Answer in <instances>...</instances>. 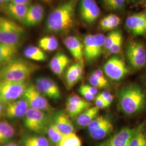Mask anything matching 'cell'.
<instances>
[{
	"instance_id": "obj_1",
	"label": "cell",
	"mask_w": 146,
	"mask_h": 146,
	"mask_svg": "<svg viewBox=\"0 0 146 146\" xmlns=\"http://www.w3.org/2000/svg\"><path fill=\"white\" fill-rule=\"evenodd\" d=\"M78 1L69 0L54 9L47 18V30L58 33L70 29L74 24L75 11Z\"/></svg>"
},
{
	"instance_id": "obj_2",
	"label": "cell",
	"mask_w": 146,
	"mask_h": 146,
	"mask_svg": "<svg viewBox=\"0 0 146 146\" xmlns=\"http://www.w3.org/2000/svg\"><path fill=\"white\" fill-rule=\"evenodd\" d=\"M120 108L126 115H134L143 110L146 105V96L142 89L136 85H129L118 92Z\"/></svg>"
},
{
	"instance_id": "obj_3",
	"label": "cell",
	"mask_w": 146,
	"mask_h": 146,
	"mask_svg": "<svg viewBox=\"0 0 146 146\" xmlns=\"http://www.w3.org/2000/svg\"><path fill=\"white\" fill-rule=\"evenodd\" d=\"M38 67L21 58H15L0 67V81H26Z\"/></svg>"
},
{
	"instance_id": "obj_4",
	"label": "cell",
	"mask_w": 146,
	"mask_h": 146,
	"mask_svg": "<svg viewBox=\"0 0 146 146\" xmlns=\"http://www.w3.org/2000/svg\"><path fill=\"white\" fill-rule=\"evenodd\" d=\"M25 34V29L11 19L0 16V42L17 47Z\"/></svg>"
},
{
	"instance_id": "obj_5",
	"label": "cell",
	"mask_w": 146,
	"mask_h": 146,
	"mask_svg": "<svg viewBox=\"0 0 146 146\" xmlns=\"http://www.w3.org/2000/svg\"><path fill=\"white\" fill-rule=\"evenodd\" d=\"M28 85L26 81H0V102L8 104L23 96Z\"/></svg>"
},
{
	"instance_id": "obj_6",
	"label": "cell",
	"mask_w": 146,
	"mask_h": 146,
	"mask_svg": "<svg viewBox=\"0 0 146 146\" xmlns=\"http://www.w3.org/2000/svg\"><path fill=\"white\" fill-rule=\"evenodd\" d=\"M50 117L45 111L29 108L24 117V125L28 129L37 134L47 131Z\"/></svg>"
},
{
	"instance_id": "obj_7",
	"label": "cell",
	"mask_w": 146,
	"mask_h": 146,
	"mask_svg": "<svg viewBox=\"0 0 146 146\" xmlns=\"http://www.w3.org/2000/svg\"><path fill=\"white\" fill-rule=\"evenodd\" d=\"M106 36L102 34L88 35L84 38V52L85 60L93 62L99 58L104 48Z\"/></svg>"
},
{
	"instance_id": "obj_8",
	"label": "cell",
	"mask_w": 146,
	"mask_h": 146,
	"mask_svg": "<svg viewBox=\"0 0 146 146\" xmlns=\"http://www.w3.org/2000/svg\"><path fill=\"white\" fill-rule=\"evenodd\" d=\"M90 136L96 140L105 139L112 133L114 126L110 119L104 116H98L88 127Z\"/></svg>"
},
{
	"instance_id": "obj_9",
	"label": "cell",
	"mask_w": 146,
	"mask_h": 146,
	"mask_svg": "<svg viewBox=\"0 0 146 146\" xmlns=\"http://www.w3.org/2000/svg\"><path fill=\"white\" fill-rule=\"evenodd\" d=\"M29 106V108L40 110L43 111H50L52 110L47 100L37 89L35 85H28L23 95Z\"/></svg>"
},
{
	"instance_id": "obj_10",
	"label": "cell",
	"mask_w": 146,
	"mask_h": 146,
	"mask_svg": "<svg viewBox=\"0 0 146 146\" xmlns=\"http://www.w3.org/2000/svg\"><path fill=\"white\" fill-rule=\"evenodd\" d=\"M126 55L129 63L135 69L143 67L146 63V50L143 44L139 42L132 41L128 45Z\"/></svg>"
},
{
	"instance_id": "obj_11",
	"label": "cell",
	"mask_w": 146,
	"mask_h": 146,
	"mask_svg": "<svg viewBox=\"0 0 146 146\" xmlns=\"http://www.w3.org/2000/svg\"><path fill=\"white\" fill-rule=\"evenodd\" d=\"M106 75L113 81H119L128 73L125 63L121 58L113 56L109 58L104 66Z\"/></svg>"
},
{
	"instance_id": "obj_12",
	"label": "cell",
	"mask_w": 146,
	"mask_h": 146,
	"mask_svg": "<svg viewBox=\"0 0 146 146\" xmlns=\"http://www.w3.org/2000/svg\"><path fill=\"white\" fill-rule=\"evenodd\" d=\"M35 86L44 96L54 100L61 98V92L58 84L50 78L45 77L38 78L36 80Z\"/></svg>"
},
{
	"instance_id": "obj_13",
	"label": "cell",
	"mask_w": 146,
	"mask_h": 146,
	"mask_svg": "<svg viewBox=\"0 0 146 146\" xmlns=\"http://www.w3.org/2000/svg\"><path fill=\"white\" fill-rule=\"evenodd\" d=\"M126 28L134 36H140L146 33V11L129 16L125 20Z\"/></svg>"
},
{
	"instance_id": "obj_14",
	"label": "cell",
	"mask_w": 146,
	"mask_h": 146,
	"mask_svg": "<svg viewBox=\"0 0 146 146\" xmlns=\"http://www.w3.org/2000/svg\"><path fill=\"white\" fill-rule=\"evenodd\" d=\"M80 11L82 20L89 24L96 21L100 14L99 7L94 0H81Z\"/></svg>"
},
{
	"instance_id": "obj_15",
	"label": "cell",
	"mask_w": 146,
	"mask_h": 146,
	"mask_svg": "<svg viewBox=\"0 0 146 146\" xmlns=\"http://www.w3.org/2000/svg\"><path fill=\"white\" fill-rule=\"evenodd\" d=\"M135 131V129L123 128L107 140L100 143L99 146H128Z\"/></svg>"
},
{
	"instance_id": "obj_16",
	"label": "cell",
	"mask_w": 146,
	"mask_h": 146,
	"mask_svg": "<svg viewBox=\"0 0 146 146\" xmlns=\"http://www.w3.org/2000/svg\"><path fill=\"white\" fill-rule=\"evenodd\" d=\"M91 104L87 100L77 95H73L69 97L66 110L69 116L75 118L82 113L85 110L90 108Z\"/></svg>"
},
{
	"instance_id": "obj_17",
	"label": "cell",
	"mask_w": 146,
	"mask_h": 146,
	"mask_svg": "<svg viewBox=\"0 0 146 146\" xmlns=\"http://www.w3.org/2000/svg\"><path fill=\"white\" fill-rule=\"evenodd\" d=\"M29 106L25 100L18 99L7 104L5 115L10 119L24 117Z\"/></svg>"
},
{
	"instance_id": "obj_18",
	"label": "cell",
	"mask_w": 146,
	"mask_h": 146,
	"mask_svg": "<svg viewBox=\"0 0 146 146\" xmlns=\"http://www.w3.org/2000/svg\"><path fill=\"white\" fill-rule=\"evenodd\" d=\"M44 15V10L42 5L39 4L30 5L23 24L28 27L36 26L42 22Z\"/></svg>"
},
{
	"instance_id": "obj_19",
	"label": "cell",
	"mask_w": 146,
	"mask_h": 146,
	"mask_svg": "<svg viewBox=\"0 0 146 146\" xmlns=\"http://www.w3.org/2000/svg\"><path fill=\"white\" fill-rule=\"evenodd\" d=\"M63 43L77 62L84 64V46L78 37L73 36L67 37Z\"/></svg>"
},
{
	"instance_id": "obj_20",
	"label": "cell",
	"mask_w": 146,
	"mask_h": 146,
	"mask_svg": "<svg viewBox=\"0 0 146 146\" xmlns=\"http://www.w3.org/2000/svg\"><path fill=\"white\" fill-rule=\"evenodd\" d=\"M52 124L63 135L74 133V127L68 115L63 111H58L54 116Z\"/></svg>"
},
{
	"instance_id": "obj_21",
	"label": "cell",
	"mask_w": 146,
	"mask_h": 146,
	"mask_svg": "<svg viewBox=\"0 0 146 146\" xmlns=\"http://www.w3.org/2000/svg\"><path fill=\"white\" fill-rule=\"evenodd\" d=\"M70 62V60L62 52H58L49 62V68L55 75L61 76L64 70Z\"/></svg>"
},
{
	"instance_id": "obj_22",
	"label": "cell",
	"mask_w": 146,
	"mask_h": 146,
	"mask_svg": "<svg viewBox=\"0 0 146 146\" xmlns=\"http://www.w3.org/2000/svg\"><path fill=\"white\" fill-rule=\"evenodd\" d=\"M29 5L16 4L11 2L5 5V9L7 14L12 19L23 23Z\"/></svg>"
},
{
	"instance_id": "obj_23",
	"label": "cell",
	"mask_w": 146,
	"mask_h": 146,
	"mask_svg": "<svg viewBox=\"0 0 146 146\" xmlns=\"http://www.w3.org/2000/svg\"><path fill=\"white\" fill-rule=\"evenodd\" d=\"M99 109L96 106L90 107L81 113L76 118L77 125L82 128L88 127L99 115Z\"/></svg>"
},
{
	"instance_id": "obj_24",
	"label": "cell",
	"mask_w": 146,
	"mask_h": 146,
	"mask_svg": "<svg viewBox=\"0 0 146 146\" xmlns=\"http://www.w3.org/2000/svg\"><path fill=\"white\" fill-rule=\"evenodd\" d=\"M17 52V47L0 42V65H3L15 58Z\"/></svg>"
},
{
	"instance_id": "obj_25",
	"label": "cell",
	"mask_w": 146,
	"mask_h": 146,
	"mask_svg": "<svg viewBox=\"0 0 146 146\" xmlns=\"http://www.w3.org/2000/svg\"><path fill=\"white\" fill-rule=\"evenodd\" d=\"M25 58L35 61H45L47 55L40 48L34 46H29L23 50Z\"/></svg>"
},
{
	"instance_id": "obj_26",
	"label": "cell",
	"mask_w": 146,
	"mask_h": 146,
	"mask_svg": "<svg viewBox=\"0 0 146 146\" xmlns=\"http://www.w3.org/2000/svg\"><path fill=\"white\" fill-rule=\"evenodd\" d=\"M14 127L6 121L0 122V145L7 144L15 135Z\"/></svg>"
},
{
	"instance_id": "obj_27",
	"label": "cell",
	"mask_w": 146,
	"mask_h": 146,
	"mask_svg": "<svg viewBox=\"0 0 146 146\" xmlns=\"http://www.w3.org/2000/svg\"><path fill=\"white\" fill-rule=\"evenodd\" d=\"M22 143L23 146H50L46 137L43 136L28 135L22 138Z\"/></svg>"
},
{
	"instance_id": "obj_28",
	"label": "cell",
	"mask_w": 146,
	"mask_h": 146,
	"mask_svg": "<svg viewBox=\"0 0 146 146\" xmlns=\"http://www.w3.org/2000/svg\"><path fill=\"white\" fill-rule=\"evenodd\" d=\"M128 146H146V129L143 125L135 128Z\"/></svg>"
},
{
	"instance_id": "obj_29",
	"label": "cell",
	"mask_w": 146,
	"mask_h": 146,
	"mask_svg": "<svg viewBox=\"0 0 146 146\" xmlns=\"http://www.w3.org/2000/svg\"><path fill=\"white\" fill-rule=\"evenodd\" d=\"M38 47L43 50L52 52L57 49L58 42L57 38L54 36H47L41 38L38 42Z\"/></svg>"
},
{
	"instance_id": "obj_30",
	"label": "cell",
	"mask_w": 146,
	"mask_h": 146,
	"mask_svg": "<svg viewBox=\"0 0 146 146\" xmlns=\"http://www.w3.org/2000/svg\"><path fill=\"white\" fill-rule=\"evenodd\" d=\"M65 80L68 89H71L81 80L78 75L76 65L74 64L70 66L66 70Z\"/></svg>"
},
{
	"instance_id": "obj_31",
	"label": "cell",
	"mask_w": 146,
	"mask_h": 146,
	"mask_svg": "<svg viewBox=\"0 0 146 146\" xmlns=\"http://www.w3.org/2000/svg\"><path fill=\"white\" fill-rule=\"evenodd\" d=\"M58 146H82V142L78 136L73 133L63 136Z\"/></svg>"
},
{
	"instance_id": "obj_32",
	"label": "cell",
	"mask_w": 146,
	"mask_h": 146,
	"mask_svg": "<svg viewBox=\"0 0 146 146\" xmlns=\"http://www.w3.org/2000/svg\"><path fill=\"white\" fill-rule=\"evenodd\" d=\"M47 133L49 140L55 145H58L59 144L64 136L58 131L52 123H50L48 126Z\"/></svg>"
},
{
	"instance_id": "obj_33",
	"label": "cell",
	"mask_w": 146,
	"mask_h": 146,
	"mask_svg": "<svg viewBox=\"0 0 146 146\" xmlns=\"http://www.w3.org/2000/svg\"><path fill=\"white\" fill-rule=\"evenodd\" d=\"M122 34L119 31H114L110 32L107 35V36L106 37L104 42V49L106 50H108L118 39V38Z\"/></svg>"
},
{
	"instance_id": "obj_34",
	"label": "cell",
	"mask_w": 146,
	"mask_h": 146,
	"mask_svg": "<svg viewBox=\"0 0 146 146\" xmlns=\"http://www.w3.org/2000/svg\"><path fill=\"white\" fill-rule=\"evenodd\" d=\"M105 6L110 10L121 9L125 5V0H103Z\"/></svg>"
},
{
	"instance_id": "obj_35",
	"label": "cell",
	"mask_w": 146,
	"mask_h": 146,
	"mask_svg": "<svg viewBox=\"0 0 146 146\" xmlns=\"http://www.w3.org/2000/svg\"><path fill=\"white\" fill-rule=\"evenodd\" d=\"M89 82L91 86H94L97 88H106L107 86L93 73L89 76Z\"/></svg>"
},
{
	"instance_id": "obj_36",
	"label": "cell",
	"mask_w": 146,
	"mask_h": 146,
	"mask_svg": "<svg viewBox=\"0 0 146 146\" xmlns=\"http://www.w3.org/2000/svg\"><path fill=\"white\" fill-rule=\"evenodd\" d=\"M122 44V36L118 38V39L115 41V43L113 44V46L107 50L108 54H115L120 52Z\"/></svg>"
},
{
	"instance_id": "obj_37",
	"label": "cell",
	"mask_w": 146,
	"mask_h": 146,
	"mask_svg": "<svg viewBox=\"0 0 146 146\" xmlns=\"http://www.w3.org/2000/svg\"><path fill=\"white\" fill-rule=\"evenodd\" d=\"M106 17L110 23V30L113 29L120 24L121 20L117 16L114 14H110Z\"/></svg>"
},
{
	"instance_id": "obj_38",
	"label": "cell",
	"mask_w": 146,
	"mask_h": 146,
	"mask_svg": "<svg viewBox=\"0 0 146 146\" xmlns=\"http://www.w3.org/2000/svg\"><path fill=\"white\" fill-rule=\"evenodd\" d=\"M78 91H79L80 94L84 97V99H85L88 101H93L95 99V95L89 93V92L86 90V89H84L81 86L80 87Z\"/></svg>"
},
{
	"instance_id": "obj_39",
	"label": "cell",
	"mask_w": 146,
	"mask_h": 146,
	"mask_svg": "<svg viewBox=\"0 0 146 146\" xmlns=\"http://www.w3.org/2000/svg\"><path fill=\"white\" fill-rule=\"evenodd\" d=\"M100 95L102 98V99L104 100L108 106H110V105L111 104L112 102L113 101V96L110 92L105 90L101 94H100Z\"/></svg>"
},
{
	"instance_id": "obj_40",
	"label": "cell",
	"mask_w": 146,
	"mask_h": 146,
	"mask_svg": "<svg viewBox=\"0 0 146 146\" xmlns=\"http://www.w3.org/2000/svg\"><path fill=\"white\" fill-rule=\"evenodd\" d=\"M95 104H96V107L98 108L99 110L104 109L105 108L109 107L100 94L96 96L95 99Z\"/></svg>"
},
{
	"instance_id": "obj_41",
	"label": "cell",
	"mask_w": 146,
	"mask_h": 146,
	"mask_svg": "<svg viewBox=\"0 0 146 146\" xmlns=\"http://www.w3.org/2000/svg\"><path fill=\"white\" fill-rule=\"evenodd\" d=\"M93 74H94L98 78H99L100 80H101L104 84L108 86V81L105 78L104 73L101 70L97 69L94 71Z\"/></svg>"
},
{
	"instance_id": "obj_42",
	"label": "cell",
	"mask_w": 146,
	"mask_h": 146,
	"mask_svg": "<svg viewBox=\"0 0 146 146\" xmlns=\"http://www.w3.org/2000/svg\"><path fill=\"white\" fill-rule=\"evenodd\" d=\"M81 86L82 87H83L84 89H86V90H87L89 93H90L91 94L94 95L95 96L98 94V89L94 86H92L91 85H88V84H84V85H82Z\"/></svg>"
},
{
	"instance_id": "obj_43",
	"label": "cell",
	"mask_w": 146,
	"mask_h": 146,
	"mask_svg": "<svg viewBox=\"0 0 146 146\" xmlns=\"http://www.w3.org/2000/svg\"><path fill=\"white\" fill-rule=\"evenodd\" d=\"M100 25L101 29H102L104 31L110 30V23L107 17H104V18H103L101 20Z\"/></svg>"
},
{
	"instance_id": "obj_44",
	"label": "cell",
	"mask_w": 146,
	"mask_h": 146,
	"mask_svg": "<svg viewBox=\"0 0 146 146\" xmlns=\"http://www.w3.org/2000/svg\"><path fill=\"white\" fill-rule=\"evenodd\" d=\"M76 69L80 79H81L84 75V64L77 62L75 63Z\"/></svg>"
},
{
	"instance_id": "obj_45",
	"label": "cell",
	"mask_w": 146,
	"mask_h": 146,
	"mask_svg": "<svg viewBox=\"0 0 146 146\" xmlns=\"http://www.w3.org/2000/svg\"><path fill=\"white\" fill-rule=\"evenodd\" d=\"M31 0H13L12 3L16 4H22V5H28L30 4Z\"/></svg>"
},
{
	"instance_id": "obj_46",
	"label": "cell",
	"mask_w": 146,
	"mask_h": 146,
	"mask_svg": "<svg viewBox=\"0 0 146 146\" xmlns=\"http://www.w3.org/2000/svg\"><path fill=\"white\" fill-rule=\"evenodd\" d=\"M4 146H19L14 142H8L7 144H5Z\"/></svg>"
},
{
	"instance_id": "obj_47",
	"label": "cell",
	"mask_w": 146,
	"mask_h": 146,
	"mask_svg": "<svg viewBox=\"0 0 146 146\" xmlns=\"http://www.w3.org/2000/svg\"><path fill=\"white\" fill-rule=\"evenodd\" d=\"M3 110V104L0 102V117H1V116L2 115Z\"/></svg>"
},
{
	"instance_id": "obj_48",
	"label": "cell",
	"mask_w": 146,
	"mask_h": 146,
	"mask_svg": "<svg viewBox=\"0 0 146 146\" xmlns=\"http://www.w3.org/2000/svg\"><path fill=\"white\" fill-rule=\"evenodd\" d=\"M13 0H3L4 3H11Z\"/></svg>"
},
{
	"instance_id": "obj_49",
	"label": "cell",
	"mask_w": 146,
	"mask_h": 146,
	"mask_svg": "<svg viewBox=\"0 0 146 146\" xmlns=\"http://www.w3.org/2000/svg\"><path fill=\"white\" fill-rule=\"evenodd\" d=\"M4 2L3 1V0H0V7H2V5H3Z\"/></svg>"
},
{
	"instance_id": "obj_50",
	"label": "cell",
	"mask_w": 146,
	"mask_h": 146,
	"mask_svg": "<svg viewBox=\"0 0 146 146\" xmlns=\"http://www.w3.org/2000/svg\"><path fill=\"white\" fill-rule=\"evenodd\" d=\"M132 1H133V2H135V1H139V0H131Z\"/></svg>"
},
{
	"instance_id": "obj_51",
	"label": "cell",
	"mask_w": 146,
	"mask_h": 146,
	"mask_svg": "<svg viewBox=\"0 0 146 146\" xmlns=\"http://www.w3.org/2000/svg\"><path fill=\"white\" fill-rule=\"evenodd\" d=\"M58 146V145H51V146Z\"/></svg>"
},
{
	"instance_id": "obj_52",
	"label": "cell",
	"mask_w": 146,
	"mask_h": 146,
	"mask_svg": "<svg viewBox=\"0 0 146 146\" xmlns=\"http://www.w3.org/2000/svg\"></svg>"
}]
</instances>
